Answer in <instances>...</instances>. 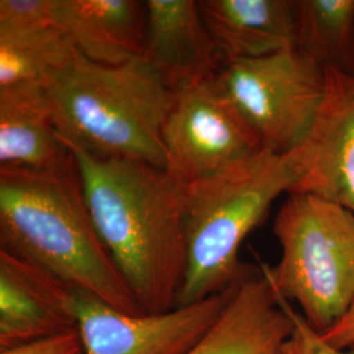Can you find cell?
<instances>
[{
	"mask_svg": "<svg viewBox=\"0 0 354 354\" xmlns=\"http://www.w3.org/2000/svg\"><path fill=\"white\" fill-rule=\"evenodd\" d=\"M163 142L165 169L185 185L263 149L215 77L177 91Z\"/></svg>",
	"mask_w": 354,
	"mask_h": 354,
	"instance_id": "cell-7",
	"label": "cell"
},
{
	"mask_svg": "<svg viewBox=\"0 0 354 354\" xmlns=\"http://www.w3.org/2000/svg\"><path fill=\"white\" fill-rule=\"evenodd\" d=\"M290 314L295 324V330L304 344L306 354H354V345L348 348H335L324 342L317 330L311 328L302 315L295 311L290 304Z\"/></svg>",
	"mask_w": 354,
	"mask_h": 354,
	"instance_id": "cell-20",
	"label": "cell"
},
{
	"mask_svg": "<svg viewBox=\"0 0 354 354\" xmlns=\"http://www.w3.org/2000/svg\"><path fill=\"white\" fill-rule=\"evenodd\" d=\"M294 330L290 304L277 295L263 269H251L214 326L187 354H277Z\"/></svg>",
	"mask_w": 354,
	"mask_h": 354,
	"instance_id": "cell-11",
	"label": "cell"
},
{
	"mask_svg": "<svg viewBox=\"0 0 354 354\" xmlns=\"http://www.w3.org/2000/svg\"><path fill=\"white\" fill-rule=\"evenodd\" d=\"M53 20L93 64L120 66L143 57L146 1L53 0Z\"/></svg>",
	"mask_w": 354,
	"mask_h": 354,
	"instance_id": "cell-13",
	"label": "cell"
},
{
	"mask_svg": "<svg viewBox=\"0 0 354 354\" xmlns=\"http://www.w3.org/2000/svg\"><path fill=\"white\" fill-rule=\"evenodd\" d=\"M297 151L301 177L290 193L314 194L354 214V75L326 70L323 100Z\"/></svg>",
	"mask_w": 354,
	"mask_h": 354,
	"instance_id": "cell-9",
	"label": "cell"
},
{
	"mask_svg": "<svg viewBox=\"0 0 354 354\" xmlns=\"http://www.w3.org/2000/svg\"><path fill=\"white\" fill-rule=\"evenodd\" d=\"M215 79L261 147L277 153L304 143L326 91V68L297 48L225 61Z\"/></svg>",
	"mask_w": 354,
	"mask_h": 354,
	"instance_id": "cell-6",
	"label": "cell"
},
{
	"mask_svg": "<svg viewBox=\"0 0 354 354\" xmlns=\"http://www.w3.org/2000/svg\"><path fill=\"white\" fill-rule=\"evenodd\" d=\"M301 177L297 150L261 149L185 187L188 263L178 306L227 290L252 268L241 263V243L282 193Z\"/></svg>",
	"mask_w": 354,
	"mask_h": 354,
	"instance_id": "cell-4",
	"label": "cell"
},
{
	"mask_svg": "<svg viewBox=\"0 0 354 354\" xmlns=\"http://www.w3.org/2000/svg\"><path fill=\"white\" fill-rule=\"evenodd\" d=\"M319 335L324 342L335 348L342 349L354 345V304L333 327Z\"/></svg>",
	"mask_w": 354,
	"mask_h": 354,
	"instance_id": "cell-21",
	"label": "cell"
},
{
	"mask_svg": "<svg viewBox=\"0 0 354 354\" xmlns=\"http://www.w3.org/2000/svg\"><path fill=\"white\" fill-rule=\"evenodd\" d=\"M0 250L118 311L145 314L93 222L74 153L44 171L0 167Z\"/></svg>",
	"mask_w": 354,
	"mask_h": 354,
	"instance_id": "cell-2",
	"label": "cell"
},
{
	"mask_svg": "<svg viewBox=\"0 0 354 354\" xmlns=\"http://www.w3.org/2000/svg\"><path fill=\"white\" fill-rule=\"evenodd\" d=\"M143 58L175 89L214 79L222 57L196 0H147Z\"/></svg>",
	"mask_w": 354,
	"mask_h": 354,
	"instance_id": "cell-12",
	"label": "cell"
},
{
	"mask_svg": "<svg viewBox=\"0 0 354 354\" xmlns=\"http://www.w3.org/2000/svg\"><path fill=\"white\" fill-rule=\"evenodd\" d=\"M53 21V0L0 1V28H19Z\"/></svg>",
	"mask_w": 354,
	"mask_h": 354,
	"instance_id": "cell-18",
	"label": "cell"
},
{
	"mask_svg": "<svg viewBox=\"0 0 354 354\" xmlns=\"http://www.w3.org/2000/svg\"><path fill=\"white\" fill-rule=\"evenodd\" d=\"M79 55L71 39L53 23L0 28V89L50 91Z\"/></svg>",
	"mask_w": 354,
	"mask_h": 354,
	"instance_id": "cell-16",
	"label": "cell"
},
{
	"mask_svg": "<svg viewBox=\"0 0 354 354\" xmlns=\"http://www.w3.org/2000/svg\"><path fill=\"white\" fill-rule=\"evenodd\" d=\"M295 48L323 68L354 75V0H294Z\"/></svg>",
	"mask_w": 354,
	"mask_h": 354,
	"instance_id": "cell-17",
	"label": "cell"
},
{
	"mask_svg": "<svg viewBox=\"0 0 354 354\" xmlns=\"http://www.w3.org/2000/svg\"><path fill=\"white\" fill-rule=\"evenodd\" d=\"M48 95L54 124L68 147L165 169L163 131L176 91L143 57L104 66L79 53Z\"/></svg>",
	"mask_w": 354,
	"mask_h": 354,
	"instance_id": "cell-3",
	"label": "cell"
},
{
	"mask_svg": "<svg viewBox=\"0 0 354 354\" xmlns=\"http://www.w3.org/2000/svg\"><path fill=\"white\" fill-rule=\"evenodd\" d=\"M0 354H86L79 328L0 349Z\"/></svg>",
	"mask_w": 354,
	"mask_h": 354,
	"instance_id": "cell-19",
	"label": "cell"
},
{
	"mask_svg": "<svg viewBox=\"0 0 354 354\" xmlns=\"http://www.w3.org/2000/svg\"><path fill=\"white\" fill-rule=\"evenodd\" d=\"M236 283L203 302L156 315L118 311L75 288L74 307L86 354H187L214 326Z\"/></svg>",
	"mask_w": 354,
	"mask_h": 354,
	"instance_id": "cell-8",
	"label": "cell"
},
{
	"mask_svg": "<svg viewBox=\"0 0 354 354\" xmlns=\"http://www.w3.org/2000/svg\"><path fill=\"white\" fill-rule=\"evenodd\" d=\"M198 6L223 62L295 48L294 0H200Z\"/></svg>",
	"mask_w": 354,
	"mask_h": 354,
	"instance_id": "cell-14",
	"label": "cell"
},
{
	"mask_svg": "<svg viewBox=\"0 0 354 354\" xmlns=\"http://www.w3.org/2000/svg\"><path fill=\"white\" fill-rule=\"evenodd\" d=\"M71 156L54 124L48 91L0 89V167L44 171Z\"/></svg>",
	"mask_w": 354,
	"mask_h": 354,
	"instance_id": "cell-15",
	"label": "cell"
},
{
	"mask_svg": "<svg viewBox=\"0 0 354 354\" xmlns=\"http://www.w3.org/2000/svg\"><path fill=\"white\" fill-rule=\"evenodd\" d=\"M68 149L96 228L142 311L177 308L188 263L187 185L165 168Z\"/></svg>",
	"mask_w": 354,
	"mask_h": 354,
	"instance_id": "cell-1",
	"label": "cell"
},
{
	"mask_svg": "<svg viewBox=\"0 0 354 354\" xmlns=\"http://www.w3.org/2000/svg\"><path fill=\"white\" fill-rule=\"evenodd\" d=\"M274 235L281 259L263 266L277 295L298 304L306 323L324 333L354 304V214L342 205L292 192L279 207Z\"/></svg>",
	"mask_w": 354,
	"mask_h": 354,
	"instance_id": "cell-5",
	"label": "cell"
},
{
	"mask_svg": "<svg viewBox=\"0 0 354 354\" xmlns=\"http://www.w3.org/2000/svg\"><path fill=\"white\" fill-rule=\"evenodd\" d=\"M75 286L0 250V349L79 328Z\"/></svg>",
	"mask_w": 354,
	"mask_h": 354,
	"instance_id": "cell-10",
	"label": "cell"
},
{
	"mask_svg": "<svg viewBox=\"0 0 354 354\" xmlns=\"http://www.w3.org/2000/svg\"><path fill=\"white\" fill-rule=\"evenodd\" d=\"M277 354H306L304 353V344H302L301 337L298 336L297 330H294V335L281 348V351Z\"/></svg>",
	"mask_w": 354,
	"mask_h": 354,
	"instance_id": "cell-22",
	"label": "cell"
}]
</instances>
